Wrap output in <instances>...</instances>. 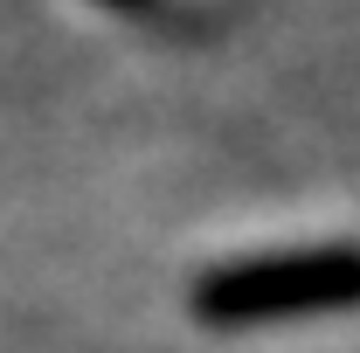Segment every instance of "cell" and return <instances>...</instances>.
Instances as JSON below:
<instances>
[{"mask_svg":"<svg viewBox=\"0 0 360 353\" xmlns=\"http://www.w3.org/2000/svg\"><path fill=\"white\" fill-rule=\"evenodd\" d=\"M104 7H139V0H104Z\"/></svg>","mask_w":360,"mask_h":353,"instance_id":"cell-2","label":"cell"},{"mask_svg":"<svg viewBox=\"0 0 360 353\" xmlns=\"http://www.w3.org/2000/svg\"><path fill=\"white\" fill-rule=\"evenodd\" d=\"M187 305L201 326H277V319L360 312V243H319V250L201 270Z\"/></svg>","mask_w":360,"mask_h":353,"instance_id":"cell-1","label":"cell"}]
</instances>
